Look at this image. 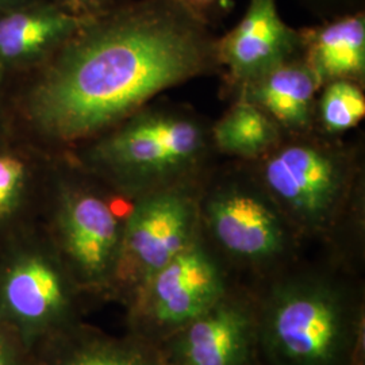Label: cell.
Returning a JSON list of instances; mask_svg holds the SVG:
<instances>
[{
  "label": "cell",
  "mask_w": 365,
  "mask_h": 365,
  "mask_svg": "<svg viewBox=\"0 0 365 365\" xmlns=\"http://www.w3.org/2000/svg\"><path fill=\"white\" fill-rule=\"evenodd\" d=\"M90 11H75L57 0H37L0 14V78L39 68L57 52Z\"/></svg>",
  "instance_id": "11"
},
{
  "label": "cell",
  "mask_w": 365,
  "mask_h": 365,
  "mask_svg": "<svg viewBox=\"0 0 365 365\" xmlns=\"http://www.w3.org/2000/svg\"><path fill=\"white\" fill-rule=\"evenodd\" d=\"M319 90V80L299 56L223 92L230 101L240 99L259 107L284 134H299L314 130Z\"/></svg>",
  "instance_id": "12"
},
{
  "label": "cell",
  "mask_w": 365,
  "mask_h": 365,
  "mask_svg": "<svg viewBox=\"0 0 365 365\" xmlns=\"http://www.w3.org/2000/svg\"><path fill=\"white\" fill-rule=\"evenodd\" d=\"M223 90L245 84L302 56L299 29L280 16L277 0H249L240 22L217 42Z\"/></svg>",
  "instance_id": "10"
},
{
  "label": "cell",
  "mask_w": 365,
  "mask_h": 365,
  "mask_svg": "<svg viewBox=\"0 0 365 365\" xmlns=\"http://www.w3.org/2000/svg\"><path fill=\"white\" fill-rule=\"evenodd\" d=\"M235 283L220 257L197 235L129 302L130 334L160 346L206 313Z\"/></svg>",
  "instance_id": "8"
},
{
  "label": "cell",
  "mask_w": 365,
  "mask_h": 365,
  "mask_svg": "<svg viewBox=\"0 0 365 365\" xmlns=\"http://www.w3.org/2000/svg\"><path fill=\"white\" fill-rule=\"evenodd\" d=\"M211 29L229 11L227 0H176Z\"/></svg>",
  "instance_id": "20"
},
{
  "label": "cell",
  "mask_w": 365,
  "mask_h": 365,
  "mask_svg": "<svg viewBox=\"0 0 365 365\" xmlns=\"http://www.w3.org/2000/svg\"><path fill=\"white\" fill-rule=\"evenodd\" d=\"M286 134L259 107L245 101H230L218 120H212L211 137L222 158L255 161L268 153Z\"/></svg>",
  "instance_id": "15"
},
{
  "label": "cell",
  "mask_w": 365,
  "mask_h": 365,
  "mask_svg": "<svg viewBox=\"0 0 365 365\" xmlns=\"http://www.w3.org/2000/svg\"><path fill=\"white\" fill-rule=\"evenodd\" d=\"M365 117V86L352 80H336L321 87L315 102L314 130L342 137Z\"/></svg>",
  "instance_id": "17"
},
{
  "label": "cell",
  "mask_w": 365,
  "mask_h": 365,
  "mask_svg": "<svg viewBox=\"0 0 365 365\" xmlns=\"http://www.w3.org/2000/svg\"><path fill=\"white\" fill-rule=\"evenodd\" d=\"M255 288L265 364H365L363 274L304 256Z\"/></svg>",
  "instance_id": "3"
},
{
  "label": "cell",
  "mask_w": 365,
  "mask_h": 365,
  "mask_svg": "<svg viewBox=\"0 0 365 365\" xmlns=\"http://www.w3.org/2000/svg\"><path fill=\"white\" fill-rule=\"evenodd\" d=\"M0 365H9V363H7V356H6V352H4L1 345H0Z\"/></svg>",
  "instance_id": "25"
},
{
  "label": "cell",
  "mask_w": 365,
  "mask_h": 365,
  "mask_svg": "<svg viewBox=\"0 0 365 365\" xmlns=\"http://www.w3.org/2000/svg\"><path fill=\"white\" fill-rule=\"evenodd\" d=\"M211 126L212 120L191 106L156 99L63 155L130 203L157 190L200 180L222 158Z\"/></svg>",
  "instance_id": "4"
},
{
  "label": "cell",
  "mask_w": 365,
  "mask_h": 365,
  "mask_svg": "<svg viewBox=\"0 0 365 365\" xmlns=\"http://www.w3.org/2000/svg\"><path fill=\"white\" fill-rule=\"evenodd\" d=\"M247 164L306 248L317 245L329 260L363 274L364 145L317 130L286 134Z\"/></svg>",
  "instance_id": "2"
},
{
  "label": "cell",
  "mask_w": 365,
  "mask_h": 365,
  "mask_svg": "<svg viewBox=\"0 0 365 365\" xmlns=\"http://www.w3.org/2000/svg\"><path fill=\"white\" fill-rule=\"evenodd\" d=\"M41 170L27 152L0 141V223L13 217Z\"/></svg>",
  "instance_id": "18"
},
{
  "label": "cell",
  "mask_w": 365,
  "mask_h": 365,
  "mask_svg": "<svg viewBox=\"0 0 365 365\" xmlns=\"http://www.w3.org/2000/svg\"><path fill=\"white\" fill-rule=\"evenodd\" d=\"M1 83L3 80L0 78V141L3 140L1 135H3V125H4V115H3V103H1Z\"/></svg>",
  "instance_id": "24"
},
{
  "label": "cell",
  "mask_w": 365,
  "mask_h": 365,
  "mask_svg": "<svg viewBox=\"0 0 365 365\" xmlns=\"http://www.w3.org/2000/svg\"><path fill=\"white\" fill-rule=\"evenodd\" d=\"M217 42L176 0H110L37 68L24 117L45 144L66 153L170 88L221 75Z\"/></svg>",
  "instance_id": "1"
},
{
  "label": "cell",
  "mask_w": 365,
  "mask_h": 365,
  "mask_svg": "<svg viewBox=\"0 0 365 365\" xmlns=\"http://www.w3.org/2000/svg\"><path fill=\"white\" fill-rule=\"evenodd\" d=\"M33 1H37V0H0V14L9 13L11 10L30 4Z\"/></svg>",
  "instance_id": "21"
},
{
  "label": "cell",
  "mask_w": 365,
  "mask_h": 365,
  "mask_svg": "<svg viewBox=\"0 0 365 365\" xmlns=\"http://www.w3.org/2000/svg\"><path fill=\"white\" fill-rule=\"evenodd\" d=\"M56 365H168L160 348L129 334L125 339H72Z\"/></svg>",
  "instance_id": "16"
},
{
  "label": "cell",
  "mask_w": 365,
  "mask_h": 365,
  "mask_svg": "<svg viewBox=\"0 0 365 365\" xmlns=\"http://www.w3.org/2000/svg\"><path fill=\"white\" fill-rule=\"evenodd\" d=\"M302 57L321 87L336 80L365 86V11L299 29Z\"/></svg>",
  "instance_id": "14"
},
{
  "label": "cell",
  "mask_w": 365,
  "mask_h": 365,
  "mask_svg": "<svg viewBox=\"0 0 365 365\" xmlns=\"http://www.w3.org/2000/svg\"><path fill=\"white\" fill-rule=\"evenodd\" d=\"M73 284L78 286L60 257L25 255L14 262L6 277L4 298L24 321H60L69 314Z\"/></svg>",
  "instance_id": "13"
},
{
  "label": "cell",
  "mask_w": 365,
  "mask_h": 365,
  "mask_svg": "<svg viewBox=\"0 0 365 365\" xmlns=\"http://www.w3.org/2000/svg\"><path fill=\"white\" fill-rule=\"evenodd\" d=\"M319 21H327L348 14L365 11V0H298Z\"/></svg>",
  "instance_id": "19"
},
{
  "label": "cell",
  "mask_w": 365,
  "mask_h": 365,
  "mask_svg": "<svg viewBox=\"0 0 365 365\" xmlns=\"http://www.w3.org/2000/svg\"><path fill=\"white\" fill-rule=\"evenodd\" d=\"M199 235L235 282L259 287L306 256V245L248 164L221 158L199 194Z\"/></svg>",
  "instance_id": "5"
},
{
  "label": "cell",
  "mask_w": 365,
  "mask_h": 365,
  "mask_svg": "<svg viewBox=\"0 0 365 365\" xmlns=\"http://www.w3.org/2000/svg\"><path fill=\"white\" fill-rule=\"evenodd\" d=\"M78 1H80L81 7H83L86 11H92V10H96V9L103 7L110 0H78Z\"/></svg>",
  "instance_id": "22"
},
{
  "label": "cell",
  "mask_w": 365,
  "mask_h": 365,
  "mask_svg": "<svg viewBox=\"0 0 365 365\" xmlns=\"http://www.w3.org/2000/svg\"><path fill=\"white\" fill-rule=\"evenodd\" d=\"M158 348L168 365H267L257 289L235 283L206 313Z\"/></svg>",
  "instance_id": "9"
},
{
  "label": "cell",
  "mask_w": 365,
  "mask_h": 365,
  "mask_svg": "<svg viewBox=\"0 0 365 365\" xmlns=\"http://www.w3.org/2000/svg\"><path fill=\"white\" fill-rule=\"evenodd\" d=\"M58 3H61V4H64L66 7H69V9H72V10H75V11H86L83 7H81V4H80V1L78 0H57Z\"/></svg>",
  "instance_id": "23"
},
{
  "label": "cell",
  "mask_w": 365,
  "mask_h": 365,
  "mask_svg": "<svg viewBox=\"0 0 365 365\" xmlns=\"http://www.w3.org/2000/svg\"><path fill=\"white\" fill-rule=\"evenodd\" d=\"M61 156L52 167L58 256L78 287L113 291L125 222L114 210L117 195L66 155Z\"/></svg>",
  "instance_id": "6"
},
{
  "label": "cell",
  "mask_w": 365,
  "mask_h": 365,
  "mask_svg": "<svg viewBox=\"0 0 365 365\" xmlns=\"http://www.w3.org/2000/svg\"><path fill=\"white\" fill-rule=\"evenodd\" d=\"M203 178L157 190L129 203L113 286L128 304L153 274L199 235Z\"/></svg>",
  "instance_id": "7"
}]
</instances>
